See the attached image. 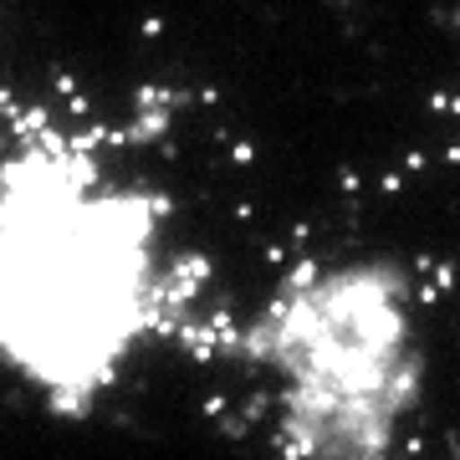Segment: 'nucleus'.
<instances>
[{
	"mask_svg": "<svg viewBox=\"0 0 460 460\" xmlns=\"http://www.w3.org/2000/svg\"><path fill=\"white\" fill-rule=\"evenodd\" d=\"M190 323L180 199L108 128L0 123V394L51 425L128 404Z\"/></svg>",
	"mask_w": 460,
	"mask_h": 460,
	"instance_id": "nucleus-1",
	"label": "nucleus"
},
{
	"mask_svg": "<svg viewBox=\"0 0 460 460\" xmlns=\"http://www.w3.org/2000/svg\"><path fill=\"white\" fill-rule=\"evenodd\" d=\"M220 358L266 460H429L435 328L394 251L277 261L230 302Z\"/></svg>",
	"mask_w": 460,
	"mask_h": 460,
	"instance_id": "nucleus-2",
	"label": "nucleus"
}]
</instances>
